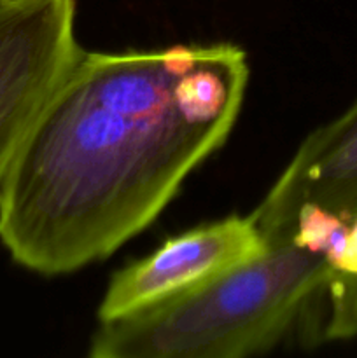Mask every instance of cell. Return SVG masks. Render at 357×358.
<instances>
[{
    "instance_id": "obj_1",
    "label": "cell",
    "mask_w": 357,
    "mask_h": 358,
    "mask_svg": "<svg viewBox=\"0 0 357 358\" xmlns=\"http://www.w3.org/2000/svg\"><path fill=\"white\" fill-rule=\"evenodd\" d=\"M247 52L231 42L83 51L0 178V241L44 276L118 250L237 124Z\"/></svg>"
},
{
    "instance_id": "obj_2",
    "label": "cell",
    "mask_w": 357,
    "mask_h": 358,
    "mask_svg": "<svg viewBox=\"0 0 357 358\" xmlns=\"http://www.w3.org/2000/svg\"><path fill=\"white\" fill-rule=\"evenodd\" d=\"M332 266L293 240L172 299L98 322L91 358H240L273 348L308 301L326 290Z\"/></svg>"
},
{
    "instance_id": "obj_3",
    "label": "cell",
    "mask_w": 357,
    "mask_h": 358,
    "mask_svg": "<svg viewBox=\"0 0 357 358\" xmlns=\"http://www.w3.org/2000/svg\"><path fill=\"white\" fill-rule=\"evenodd\" d=\"M79 52L76 0H0V178Z\"/></svg>"
},
{
    "instance_id": "obj_4",
    "label": "cell",
    "mask_w": 357,
    "mask_h": 358,
    "mask_svg": "<svg viewBox=\"0 0 357 358\" xmlns=\"http://www.w3.org/2000/svg\"><path fill=\"white\" fill-rule=\"evenodd\" d=\"M265 234L251 215H231L168 238L153 254L114 273L98 306L112 322L172 299L265 254Z\"/></svg>"
},
{
    "instance_id": "obj_5",
    "label": "cell",
    "mask_w": 357,
    "mask_h": 358,
    "mask_svg": "<svg viewBox=\"0 0 357 358\" xmlns=\"http://www.w3.org/2000/svg\"><path fill=\"white\" fill-rule=\"evenodd\" d=\"M304 205L346 220L357 213V100L301 142L251 217L268 243L289 240L294 215Z\"/></svg>"
},
{
    "instance_id": "obj_6",
    "label": "cell",
    "mask_w": 357,
    "mask_h": 358,
    "mask_svg": "<svg viewBox=\"0 0 357 358\" xmlns=\"http://www.w3.org/2000/svg\"><path fill=\"white\" fill-rule=\"evenodd\" d=\"M349 220L317 205H304L294 215L290 240L300 247L321 254L335 269L345 245Z\"/></svg>"
},
{
    "instance_id": "obj_7",
    "label": "cell",
    "mask_w": 357,
    "mask_h": 358,
    "mask_svg": "<svg viewBox=\"0 0 357 358\" xmlns=\"http://www.w3.org/2000/svg\"><path fill=\"white\" fill-rule=\"evenodd\" d=\"M329 315L322 334L328 341L357 338V275L332 271L326 287Z\"/></svg>"
},
{
    "instance_id": "obj_8",
    "label": "cell",
    "mask_w": 357,
    "mask_h": 358,
    "mask_svg": "<svg viewBox=\"0 0 357 358\" xmlns=\"http://www.w3.org/2000/svg\"><path fill=\"white\" fill-rule=\"evenodd\" d=\"M335 271L345 275H357V213L349 220L345 245L335 266Z\"/></svg>"
}]
</instances>
